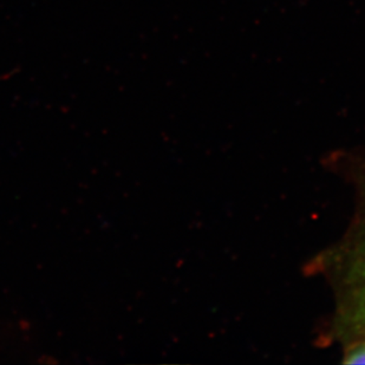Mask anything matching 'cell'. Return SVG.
<instances>
[{"instance_id": "obj_1", "label": "cell", "mask_w": 365, "mask_h": 365, "mask_svg": "<svg viewBox=\"0 0 365 365\" xmlns=\"http://www.w3.org/2000/svg\"><path fill=\"white\" fill-rule=\"evenodd\" d=\"M337 260L343 296L341 327L352 341L365 337V197L359 222L341 248Z\"/></svg>"}, {"instance_id": "obj_2", "label": "cell", "mask_w": 365, "mask_h": 365, "mask_svg": "<svg viewBox=\"0 0 365 365\" xmlns=\"http://www.w3.org/2000/svg\"><path fill=\"white\" fill-rule=\"evenodd\" d=\"M343 362L345 364H365V337L350 341L345 349Z\"/></svg>"}]
</instances>
